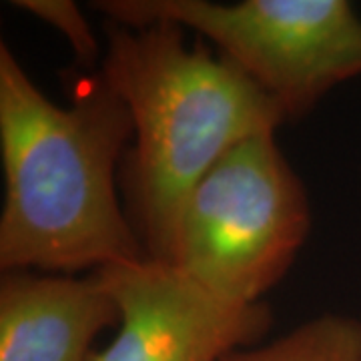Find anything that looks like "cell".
<instances>
[{"label": "cell", "mask_w": 361, "mask_h": 361, "mask_svg": "<svg viewBox=\"0 0 361 361\" xmlns=\"http://www.w3.org/2000/svg\"><path fill=\"white\" fill-rule=\"evenodd\" d=\"M130 141L129 111L103 78L52 103L0 42V269L73 275L149 257L116 193Z\"/></svg>", "instance_id": "1"}, {"label": "cell", "mask_w": 361, "mask_h": 361, "mask_svg": "<svg viewBox=\"0 0 361 361\" xmlns=\"http://www.w3.org/2000/svg\"><path fill=\"white\" fill-rule=\"evenodd\" d=\"M171 23H106L104 85L129 111V219L147 255L163 261L183 199L235 145L277 133L283 111L205 44Z\"/></svg>", "instance_id": "2"}, {"label": "cell", "mask_w": 361, "mask_h": 361, "mask_svg": "<svg viewBox=\"0 0 361 361\" xmlns=\"http://www.w3.org/2000/svg\"><path fill=\"white\" fill-rule=\"evenodd\" d=\"M311 231L305 187L263 133L235 145L183 199L165 259L237 303H263Z\"/></svg>", "instance_id": "3"}, {"label": "cell", "mask_w": 361, "mask_h": 361, "mask_svg": "<svg viewBox=\"0 0 361 361\" xmlns=\"http://www.w3.org/2000/svg\"><path fill=\"white\" fill-rule=\"evenodd\" d=\"M92 8L118 25L163 20L211 40L287 121L361 77V18L348 0H99Z\"/></svg>", "instance_id": "4"}, {"label": "cell", "mask_w": 361, "mask_h": 361, "mask_svg": "<svg viewBox=\"0 0 361 361\" xmlns=\"http://www.w3.org/2000/svg\"><path fill=\"white\" fill-rule=\"evenodd\" d=\"M92 273L115 299L118 325L89 361H223L257 345L271 325L265 303L225 299L167 261L145 257Z\"/></svg>", "instance_id": "5"}, {"label": "cell", "mask_w": 361, "mask_h": 361, "mask_svg": "<svg viewBox=\"0 0 361 361\" xmlns=\"http://www.w3.org/2000/svg\"><path fill=\"white\" fill-rule=\"evenodd\" d=\"M118 307L97 273L6 271L0 279V361H89Z\"/></svg>", "instance_id": "6"}, {"label": "cell", "mask_w": 361, "mask_h": 361, "mask_svg": "<svg viewBox=\"0 0 361 361\" xmlns=\"http://www.w3.org/2000/svg\"><path fill=\"white\" fill-rule=\"evenodd\" d=\"M223 361H361V322L325 313L273 341L237 349Z\"/></svg>", "instance_id": "7"}, {"label": "cell", "mask_w": 361, "mask_h": 361, "mask_svg": "<svg viewBox=\"0 0 361 361\" xmlns=\"http://www.w3.org/2000/svg\"><path fill=\"white\" fill-rule=\"evenodd\" d=\"M25 13L54 26L73 47V51L85 65H92L99 56V40L90 30L89 20L82 11L71 0H14Z\"/></svg>", "instance_id": "8"}]
</instances>
